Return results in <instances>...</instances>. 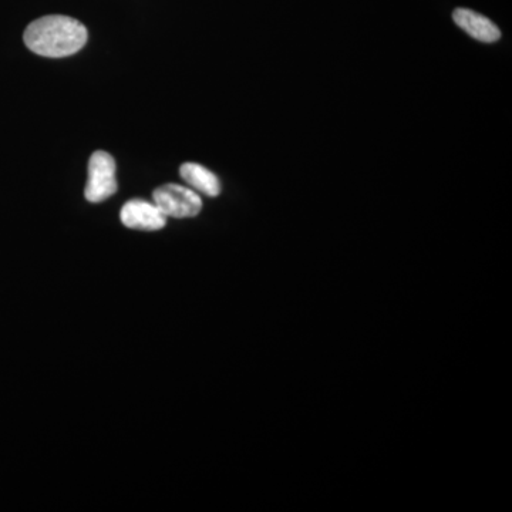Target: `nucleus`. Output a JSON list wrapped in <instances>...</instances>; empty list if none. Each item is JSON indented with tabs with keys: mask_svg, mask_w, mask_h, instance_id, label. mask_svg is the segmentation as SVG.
<instances>
[{
	"mask_svg": "<svg viewBox=\"0 0 512 512\" xmlns=\"http://www.w3.org/2000/svg\"><path fill=\"white\" fill-rule=\"evenodd\" d=\"M124 227L137 231H160L167 225L168 218L154 202L131 200L120 212Z\"/></svg>",
	"mask_w": 512,
	"mask_h": 512,
	"instance_id": "20e7f679",
	"label": "nucleus"
},
{
	"mask_svg": "<svg viewBox=\"0 0 512 512\" xmlns=\"http://www.w3.org/2000/svg\"><path fill=\"white\" fill-rule=\"evenodd\" d=\"M153 202L167 218L197 217L202 210L200 195L191 188L178 184H165L153 194Z\"/></svg>",
	"mask_w": 512,
	"mask_h": 512,
	"instance_id": "7ed1b4c3",
	"label": "nucleus"
},
{
	"mask_svg": "<svg viewBox=\"0 0 512 512\" xmlns=\"http://www.w3.org/2000/svg\"><path fill=\"white\" fill-rule=\"evenodd\" d=\"M181 178L191 190L215 198L221 194V183L217 175L197 163H185L180 168Z\"/></svg>",
	"mask_w": 512,
	"mask_h": 512,
	"instance_id": "423d86ee",
	"label": "nucleus"
},
{
	"mask_svg": "<svg viewBox=\"0 0 512 512\" xmlns=\"http://www.w3.org/2000/svg\"><path fill=\"white\" fill-rule=\"evenodd\" d=\"M453 19L458 28L463 29L473 39L480 40L483 43H494L500 40V29L480 13L473 12L470 9H456L453 13Z\"/></svg>",
	"mask_w": 512,
	"mask_h": 512,
	"instance_id": "39448f33",
	"label": "nucleus"
},
{
	"mask_svg": "<svg viewBox=\"0 0 512 512\" xmlns=\"http://www.w3.org/2000/svg\"><path fill=\"white\" fill-rule=\"evenodd\" d=\"M117 165L114 158L106 151H94L89 161V178H87L86 200L103 202L113 197L119 190L116 180Z\"/></svg>",
	"mask_w": 512,
	"mask_h": 512,
	"instance_id": "f03ea898",
	"label": "nucleus"
},
{
	"mask_svg": "<svg viewBox=\"0 0 512 512\" xmlns=\"http://www.w3.org/2000/svg\"><path fill=\"white\" fill-rule=\"evenodd\" d=\"M86 26L69 16L50 15L30 23L25 30V45L43 57H69L80 52L87 43Z\"/></svg>",
	"mask_w": 512,
	"mask_h": 512,
	"instance_id": "f257e3e1",
	"label": "nucleus"
}]
</instances>
